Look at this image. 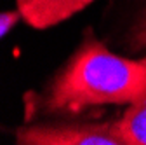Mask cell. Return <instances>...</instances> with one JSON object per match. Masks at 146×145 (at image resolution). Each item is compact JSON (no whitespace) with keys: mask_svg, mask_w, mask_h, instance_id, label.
Here are the masks:
<instances>
[{"mask_svg":"<svg viewBox=\"0 0 146 145\" xmlns=\"http://www.w3.org/2000/svg\"><path fill=\"white\" fill-rule=\"evenodd\" d=\"M21 145H127L118 121L106 124L30 126L16 131Z\"/></svg>","mask_w":146,"mask_h":145,"instance_id":"cell-2","label":"cell"},{"mask_svg":"<svg viewBox=\"0 0 146 145\" xmlns=\"http://www.w3.org/2000/svg\"><path fill=\"white\" fill-rule=\"evenodd\" d=\"M129 42H131V47L136 49V51L146 47V12L139 17V21H137L136 26L132 28Z\"/></svg>","mask_w":146,"mask_h":145,"instance_id":"cell-5","label":"cell"},{"mask_svg":"<svg viewBox=\"0 0 146 145\" xmlns=\"http://www.w3.org/2000/svg\"><path fill=\"white\" fill-rule=\"evenodd\" d=\"M118 126L127 145H146V93L129 105Z\"/></svg>","mask_w":146,"mask_h":145,"instance_id":"cell-4","label":"cell"},{"mask_svg":"<svg viewBox=\"0 0 146 145\" xmlns=\"http://www.w3.org/2000/svg\"><path fill=\"white\" fill-rule=\"evenodd\" d=\"M92 2L94 0H17V9L28 25L45 30L66 21Z\"/></svg>","mask_w":146,"mask_h":145,"instance_id":"cell-3","label":"cell"},{"mask_svg":"<svg viewBox=\"0 0 146 145\" xmlns=\"http://www.w3.org/2000/svg\"><path fill=\"white\" fill-rule=\"evenodd\" d=\"M146 93V58L136 61L85 37L40 96L49 114L77 115L101 105H132Z\"/></svg>","mask_w":146,"mask_h":145,"instance_id":"cell-1","label":"cell"},{"mask_svg":"<svg viewBox=\"0 0 146 145\" xmlns=\"http://www.w3.org/2000/svg\"><path fill=\"white\" fill-rule=\"evenodd\" d=\"M19 17H23L19 11L17 12H2V16H0V35L5 37V35L16 26Z\"/></svg>","mask_w":146,"mask_h":145,"instance_id":"cell-6","label":"cell"}]
</instances>
